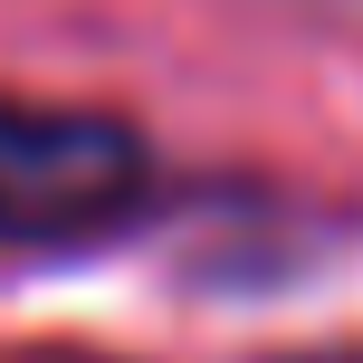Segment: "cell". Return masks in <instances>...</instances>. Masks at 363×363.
I'll return each instance as SVG.
<instances>
[{"label": "cell", "instance_id": "1", "mask_svg": "<svg viewBox=\"0 0 363 363\" xmlns=\"http://www.w3.org/2000/svg\"><path fill=\"white\" fill-rule=\"evenodd\" d=\"M153 191V153L125 115L0 96V239H86Z\"/></svg>", "mask_w": 363, "mask_h": 363}, {"label": "cell", "instance_id": "2", "mask_svg": "<svg viewBox=\"0 0 363 363\" xmlns=\"http://www.w3.org/2000/svg\"><path fill=\"white\" fill-rule=\"evenodd\" d=\"M0 363H115V354H0Z\"/></svg>", "mask_w": 363, "mask_h": 363}, {"label": "cell", "instance_id": "3", "mask_svg": "<svg viewBox=\"0 0 363 363\" xmlns=\"http://www.w3.org/2000/svg\"><path fill=\"white\" fill-rule=\"evenodd\" d=\"M287 363H363V354H287Z\"/></svg>", "mask_w": 363, "mask_h": 363}]
</instances>
